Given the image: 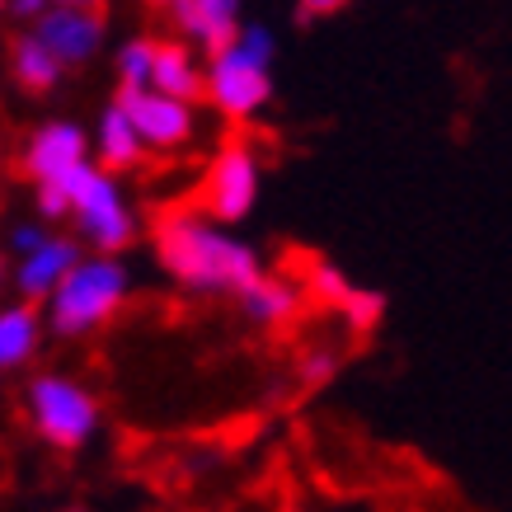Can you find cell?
Instances as JSON below:
<instances>
[{
    "label": "cell",
    "instance_id": "1",
    "mask_svg": "<svg viewBox=\"0 0 512 512\" xmlns=\"http://www.w3.org/2000/svg\"><path fill=\"white\" fill-rule=\"evenodd\" d=\"M156 259L179 287L202 296L245 292L264 273L259 249L226 231V221L207 212H170L156 226Z\"/></svg>",
    "mask_w": 512,
    "mask_h": 512
},
{
    "label": "cell",
    "instance_id": "2",
    "mask_svg": "<svg viewBox=\"0 0 512 512\" xmlns=\"http://www.w3.org/2000/svg\"><path fill=\"white\" fill-rule=\"evenodd\" d=\"M273 52H278V43H273V33L264 24H245L221 52H212V62H207V99H212V109L221 118L249 123L273 99V76H268L273 71Z\"/></svg>",
    "mask_w": 512,
    "mask_h": 512
},
{
    "label": "cell",
    "instance_id": "3",
    "mask_svg": "<svg viewBox=\"0 0 512 512\" xmlns=\"http://www.w3.org/2000/svg\"><path fill=\"white\" fill-rule=\"evenodd\" d=\"M127 292H132V273L127 264H118L113 254H94V259H80L71 273L62 278V287L47 296V329L57 339H85L90 329H99L104 320L123 311Z\"/></svg>",
    "mask_w": 512,
    "mask_h": 512
},
{
    "label": "cell",
    "instance_id": "4",
    "mask_svg": "<svg viewBox=\"0 0 512 512\" xmlns=\"http://www.w3.org/2000/svg\"><path fill=\"white\" fill-rule=\"evenodd\" d=\"M62 184H66V193H71V217H76L80 235H85L94 249L118 254V249L132 245V235H137V217H132V207H127V198H123V188H118V179H113V170L80 160Z\"/></svg>",
    "mask_w": 512,
    "mask_h": 512
},
{
    "label": "cell",
    "instance_id": "5",
    "mask_svg": "<svg viewBox=\"0 0 512 512\" xmlns=\"http://www.w3.org/2000/svg\"><path fill=\"white\" fill-rule=\"evenodd\" d=\"M33 428L62 451L85 447L99 433V400L71 376H33L24 390Z\"/></svg>",
    "mask_w": 512,
    "mask_h": 512
},
{
    "label": "cell",
    "instance_id": "6",
    "mask_svg": "<svg viewBox=\"0 0 512 512\" xmlns=\"http://www.w3.org/2000/svg\"><path fill=\"white\" fill-rule=\"evenodd\" d=\"M254 202H259V160L245 141H226L202 179V212L235 226L254 212Z\"/></svg>",
    "mask_w": 512,
    "mask_h": 512
},
{
    "label": "cell",
    "instance_id": "7",
    "mask_svg": "<svg viewBox=\"0 0 512 512\" xmlns=\"http://www.w3.org/2000/svg\"><path fill=\"white\" fill-rule=\"evenodd\" d=\"M118 104L132 113V123L137 132L146 137V146H160V151H170V146H184L193 137V99H174V94L156 90V85H123L118 90Z\"/></svg>",
    "mask_w": 512,
    "mask_h": 512
},
{
    "label": "cell",
    "instance_id": "8",
    "mask_svg": "<svg viewBox=\"0 0 512 512\" xmlns=\"http://www.w3.org/2000/svg\"><path fill=\"white\" fill-rule=\"evenodd\" d=\"M33 33L66 66H80V62H90L94 52H99V43H104V15L94 5H66L62 0V5H52V10L38 15V29Z\"/></svg>",
    "mask_w": 512,
    "mask_h": 512
},
{
    "label": "cell",
    "instance_id": "9",
    "mask_svg": "<svg viewBox=\"0 0 512 512\" xmlns=\"http://www.w3.org/2000/svg\"><path fill=\"white\" fill-rule=\"evenodd\" d=\"M80 160H90V137H85L80 123H66V118L43 123L29 137V146H24V170H29L38 184H43V179H66Z\"/></svg>",
    "mask_w": 512,
    "mask_h": 512
},
{
    "label": "cell",
    "instance_id": "10",
    "mask_svg": "<svg viewBox=\"0 0 512 512\" xmlns=\"http://www.w3.org/2000/svg\"><path fill=\"white\" fill-rule=\"evenodd\" d=\"M80 264V245L66 240V235H47L38 249L19 254V268H15V287L24 301H47V296L62 287V278L71 268Z\"/></svg>",
    "mask_w": 512,
    "mask_h": 512
},
{
    "label": "cell",
    "instance_id": "11",
    "mask_svg": "<svg viewBox=\"0 0 512 512\" xmlns=\"http://www.w3.org/2000/svg\"><path fill=\"white\" fill-rule=\"evenodd\" d=\"M179 29L207 52H221L240 33V0H170Z\"/></svg>",
    "mask_w": 512,
    "mask_h": 512
},
{
    "label": "cell",
    "instance_id": "12",
    "mask_svg": "<svg viewBox=\"0 0 512 512\" xmlns=\"http://www.w3.org/2000/svg\"><path fill=\"white\" fill-rule=\"evenodd\" d=\"M141 146H146V137L137 132L132 113L113 99L109 109L99 113V127H94V156L104 160V170H132L141 160Z\"/></svg>",
    "mask_w": 512,
    "mask_h": 512
},
{
    "label": "cell",
    "instance_id": "13",
    "mask_svg": "<svg viewBox=\"0 0 512 512\" xmlns=\"http://www.w3.org/2000/svg\"><path fill=\"white\" fill-rule=\"evenodd\" d=\"M43 343V315L33 311V301H15L0 306V372L24 367Z\"/></svg>",
    "mask_w": 512,
    "mask_h": 512
},
{
    "label": "cell",
    "instance_id": "14",
    "mask_svg": "<svg viewBox=\"0 0 512 512\" xmlns=\"http://www.w3.org/2000/svg\"><path fill=\"white\" fill-rule=\"evenodd\" d=\"M240 296V311L254 320V325H282V320H292L301 311V287L296 282H282V278H259L249 282Z\"/></svg>",
    "mask_w": 512,
    "mask_h": 512
},
{
    "label": "cell",
    "instance_id": "15",
    "mask_svg": "<svg viewBox=\"0 0 512 512\" xmlns=\"http://www.w3.org/2000/svg\"><path fill=\"white\" fill-rule=\"evenodd\" d=\"M151 85L174 94V99H198V94H207V71H198V62H193V52L184 43H160Z\"/></svg>",
    "mask_w": 512,
    "mask_h": 512
},
{
    "label": "cell",
    "instance_id": "16",
    "mask_svg": "<svg viewBox=\"0 0 512 512\" xmlns=\"http://www.w3.org/2000/svg\"><path fill=\"white\" fill-rule=\"evenodd\" d=\"M15 80L24 85V90H33V94H43V90H52L57 85V76H62V57L52 52V47L38 38V33H29V38H15Z\"/></svg>",
    "mask_w": 512,
    "mask_h": 512
},
{
    "label": "cell",
    "instance_id": "17",
    "mask_svg": "<svg viewBox=\"0 0 512 512\" xmlns=\"http://www.w3.org/2000/svg\"><path fill=\"white\" fill-rule=\"evenodd\" d=\"M156 47L151 38H132V43L118 47V80L141 90V85H151V71H156Z\"/></svg>",
    "mask_w": 512,
    "mask_h": 512
},
{
    "label": "cell",
    "instance_id": "18",
    "mask_svg": "<svg viewBox=\"0 0 512 512\" xmlns=\"http://www.w3.org/2000/svg\"><path fill=\"white\" fill-rule=\"evenodd\" d=\"M339 311H343V320H348V325H353L357 334H367V329H376V320L386 315V296L353 287V292H348V301H343Z\"/></svg>",
    "mask_w": 512,
    "mask_h": 512
},
{
    "label": "cell",
    "instance_id": "19",
    "mask_svg": "<svg viewBox=\"0 0 512 512\" xmlns=\"http://www.w3.org/2000/svg\"><path fill=\"white\" fill-rule=\"evenodd\" d=\"M311 292L320 296V301H329V306H343V301H348V292H353V282L343 278L334 264H315L311 268Z\"/></svg>",
    "mask_w": 512,
    "mask_h": 512
},
{
    "label": "cell",
    "instance_id": "20",
    "mask_svg": "<svg viewBox=\"0 0 512 512\" xmlns=\"http://www.w3.org/2000/svg\"><path fill=\"white\" fill-rule=\"evenodd\" d=\"M296 372H301V381H306V386H325L329 376L339 372V353H329V348H315V353L301 357V367H296Z\"/></svg>",
    "mask_w": 512,
    "mask_h": 512
},
{
    "label": "cell",
    "instance_id": "21",
    "mask_svg": "<svg viewBox=\"0 0 512 512\" xmlns=\"http://www.w3.org/2000/svg\"><path fill=\"white\" fill-rule=\"evenodd\" d=\"M38 212H43L47 221H57L71 212V193H66L62 179H43V184H38Z\"/></svg>",
    "mask_w": 512,
    "mask_h": 512
},
{
    "label": "cell",
    "instance_id": "22",
    "mask_svg": "<svg viewBox=\"0 0 512 512\" xmlns=\"http://www.w3.org/2000/svg\"><path fill=\"white\" fill-rule=\"evenodd\" d=\"M43 240H47L43 226H15V231H10V245H15V254H29V249H38Z\"/></svg>",
    "mask_w": 512,
    "mask_h": 512
},
{
    "label": "cell",
    "instance_id": "23",
    "mask_svg": "<svg viewBox=\"0 0 512 512\" xmlns=\"http://www.w3.org/2000/svg\"><path fill=\"white\" fill-rule=\"evenodd\" d=\"M301 5V19H315V15H334V10H343L348 0H296Z\"/></svg>",
    "mask_w": 512,
    "mask_h": 512
},
{
    "label": "cell",
    "instance_id": "24",
    "mask_svg": "<svg viewBox=\"0 0 512 512\" xmlns=\"http://www.w3.org/2000/svg\"><path fill=\"white\" fill-rule=\"evenodd\" d=\"M10 10H15L19 19H38L43 10H52V0H10Z\"/></svg>",
    "mask_w": 512,
    "mask_h": 512
},
{
    "label": "cell",
    "instance_id": "25",
    "mask_svg": "<svg viewBox=\"0 0 512 512\" xmlns=\"http://www.w3.org/2000/svg\"><path fill=\"white\" fill-rule=\"evenodd\" d=\"M66 5H99V0H66Z\"/></svg>",
    "mask_w": 512,
    "mask_h": 512
},
{
    "label": "cell",
    "instance_id": "26",
    "mask_svg": "<svg viewBox=\"0 0 512 512\" xmlns=\"http://www.w3.org/2000/svg\"><path fill=\"white\" fill-rule=\"evenodd\" d=\"M151 5H170V0H151Z\"/></svg>",
    "mask_w": 512,
    "mask_h": 512
},
{
    "label": "cell",
    "instance_id": "27",
    "mask_svg": "<svg viewBox=\"0 0 512 512\" xmlns=\"http://www.w3.org/2000/svg\"><path fill=\"white\" fill-rule=\"evenodd\" d=\"M0 282H5V264H0Z\"/></svg>",
    "mask_w": 512,
    "mask_h": 512
},
{
    "label": "cell",
    "instance_id": "28",
    "mask_svg": "<svg viewBox=\"0 0 512 512\" xmlns=\"http://www.w3.org/2000/svg\"><path fill=\"white\" fill-rule=\"evenodd\" d=\"M0 5H10V0H0Z\"/></svg>",
    "mask_w": 512,
    "mask_h": 512
}]
</instances>
